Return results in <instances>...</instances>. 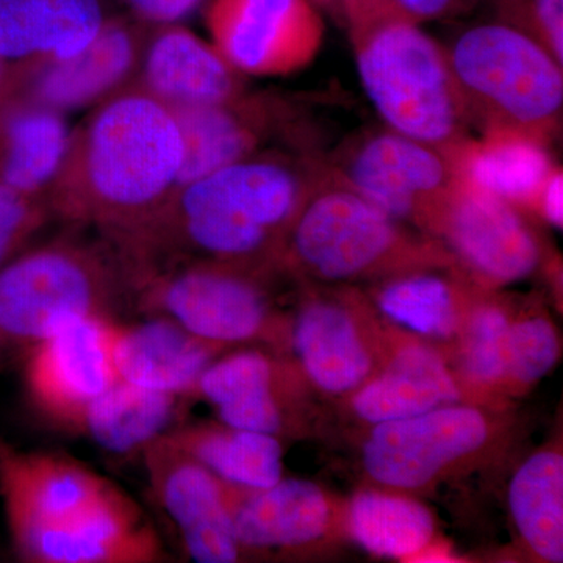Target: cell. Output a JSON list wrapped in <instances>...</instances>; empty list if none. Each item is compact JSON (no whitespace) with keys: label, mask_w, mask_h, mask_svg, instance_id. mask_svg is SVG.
I'll return each mask as SVG.
<instances>
[{"label":"cell","mask_w":563,"mask_h":563,"mask_svg":"<svg viewBox=\"0 0 563 563\" xmlns=\"http://www.w3.org/2000/svg\"><path fill=\"white\" fill-rule=\"evenodd\" d=\"M214 49L235 70L285 76L320 54L324 22L312 0H213Z\"/></svg>","instance_id":"obj_9"},{"label":"cell","mask_w":563,"mask_h":563,"mask_svg":"<svg viewBox=\"0 0 563 563\" xmlns=\"http://www.w3.org/2000/svg\"><path fill=\"white\" fill-rule=\"evenodd\" d=\"M446 154L465 184L512 206H533L555 168L543 140L510 129H490L479 141H462Z\"/></svg>","instance_id":"obj_22"},{"label":"cell","mask_w":563,"mask_h":563,"mask_svg":"<svg viewBox=\"0 0 563 563\" xmlns=\"http://www.w3.org/2000/svg\"><path fill=\"white\" fill-rule=\"evenodd\" d=\"M233 529L243 551L296 550L317 543L332 523V506L317 484L282 479L262 490L231 485Z\"/></svg>","instance_id":"obj_17"},{"label":"cell","mask_w":563,"mask_h":563,"mask_svg":"<svg viewBox=\"0 0 563 563\" xmlns=\"http://www.w3.org/2000/svg\"><path fill=\"white\" fill-rule=\"evenodd\" d=\"M224 347L162 317L118 324L113 358L124 383L190 398L199 377Z\"/></svg>","instance_id":"obj_16"},{"label":"cell","mask_w":563,"mask_h":563,"mask_svg":"<svg viewBox=\"0 0 563 563\" xmlns=\"http://www.w3.org/2000/svg\"><path fill=\"white\" fill-rule=\"evenodd\" d=\"M314 2H318V3H331V2H335V0H314Z\"/></svg>","instance_id":"obj_42"},{"label":"cell","mask_w":563,"mask_h":563,"mask_svg":"<svg viewBox=\"0 0 563 563\" xmlns=\"http://www.w3.org/2000/svg\"><path fill=\"white\" fill-rule=\"evenodd\" d=\"M144 81L146 92L173 110L229 103L239 90L235 69L220 52L180 27L166 29L152 41Z\"/></svg>","instance_id":"obj_19"},{"label":"cell","mask_w":563,"mask_h":563,"mask_svg":"<svg viewBox=\"0 0 563 563\" xmlns=\"http://www.w3.org/2000/svg\"><path fill=\"white\" fill-rule=\"evenodd\" d=\"M7 344L0 339V368H2L3 351H5Z\"/></svg>","instance_id":"obj_40"},{"label":"cell","mask_w":563,"mask_h":563,"mask_svg":"<svg viewBox=\"0 0 563 563\" xmlns=\"http://www.w3.org/2000/svg\"><path fill=\"white\" fill-rule=\"evenodd\" d=\"M435 225L457 257L485 282L512 284L539 266V243L515 206L476 190L461 177Z\"/></svg>","instance_id":"obj_14"},{"label":"cell","mask_w":563,"mask_h":563,"mask_svg":"<svg viewBox=\"0 0 563 563\" xmlns=\"http://www.w3.org/2000/svg\"><path fill=\"white\" fill-rule=\"evenodd\" d=\"M490 433L483 410L459 402L437 407L374 424L363 444V466L383 487L420 490L483 451Z\"/></svg>","instance_id":"obj_8"},{"label":"cell","mask_w":563,"mask_h":563,"mask_svg":"<svg viewBox=\"0 0 563 563\" xmlns=\"http://www.w3.org/2000/svg\"><path fill=\"white\" fill-rule=\"evenodd\" d=\"M563 176L562 169L554 168L544 180L533 206L539 207L544 220L554 228L562 229L563 224Z\"/></svg>","instance_id":"obj_38"},{"label":"cell","mask_w":563,"mask_h":563,"mask_svg":"<svg viewBox=\"0 0 563 563\" xmlns=\"http://www.w3.org/2000/svg\"><path fill=\"white\" fill-rule=\"evenodd\" d=\"M404 246L396 221L347 185L318 192L292 221V257L324 280L368 276L395 261Z\"/></svg>","instance_id":"obj_7"},{"label":"cell","mask_w":563,"mask_h":563,"mask_svg":"<svg viewBox=\"0 0 563 563\" xmlns=\"http://www.w3.org/2000/svg\"><path fill=\"white\" fill-rule=\"evenodd\" d=\"M117 246V244H114ZM133 309L131 272L121 251L57 240L0 269V339L29 347L85 318Z\"/></svg>","instance_id":"obj_3"},{"label":"cell","mask_w":563,"mask_h":563,"mask_svg":"<svg viewBox=\"0 0 563 563\" xmlns=\"http://www.w3.org/2000/svg\"><path fill=\"white\" fill-rule=\"evenodd\" d=\"M135 54L131 29L120 22H106L80 54L43 62V68L33 77L31 101L62 113L98 101L128 76Z\"/></svg>","instance_id":"obj_23"},{"label":"cell","mask_w":563,"mask_h":563,"mask_svg":"<svg viewBox=\"0 0 563 563\" xmlns=\"http://www.w3.org/2000/svg\"><path fill=\"white\" fill-rule=\"evenodd\" d=\"M479 0H388L384 18L417 22L444 20L472 9Z\"/></svg>","instance_id":"obj_36"},{"label":"cell","mask_w":563,"mask_h":563,"mask_svg":"<svg viewBox=\"0 0 563 563\" xmlns=\"http://www.w3.org/2000/svg\"><path fill=\"white\" fill-rule=\"evenodd\" d=\"M279 363L261 351H239L217 357L199 377L190 398H201L214 409L228 404L284 391Z\"/></svg>","instance_id":"obj_31"},{"label":"cell","mask_w":563,"mask_h":563,"mask_svg":"<svg viewBox=\"0 0 563 563\" xmlns=\"http://www.w3.org/2000/svg\"><path fill=\"white\" fill-rule=\"evenodd\" d=\"M355 542L368 553L407 559L431 547L435 521L428 507L412 498L383 492H361L347 509Z\"/></svg>","instance_id":"obj_28"},{"label":"cell","mask_w":563,"mask_h":563,"mask_svg":"<svg viewBox=\"0 0 563 563\" xmlns=\"http://www.w3.org/2000/svg\"><path fill=\"white\" fill-rule=\"evenodd\" d=\"M184 141L179 188L243 161L257 144V129L232 103L174 110Z\"/></svg>","instance_id":"obj_29"},{"label":"cell","mask_w":563,"mask_h":563,"mask_svg":"<svg viewBox=\"0 0 563 563\" xmlns=\"http://www.w3.org/2000/svg\"><path fill=\"white\" fill-rule=\"evenodd\" d=\"M166 437L232 487L262 490L282 479L284 450L280 440L268 433L243 431L224 422H180Z\"/></svg>","instance_id":"obj_26"},{"label":"cell","mask_w":563,"mask_h":563,"mask_svg":"<svg viewBox=\"0 0 563 563\" xmlns=\"http://www.w3.org/2000/svg\"><path fill=\"white\" fill-rule=\"evenodd\" d=\"M509 314L496 303L476 307L466 320L462 340L463 372L473 384L495 388L506 384Z\"/></svg>","instance_id":"obj_32"},{"label":"cell","mask_w":563,"mask_h":563,"mask_svg":"<svg viewBox=\"0 0 563 563\" xmlns=\"http://www.w3.org/2000/svg\"><path fill=\"white\" fill-rule=\"evenodd\" d=\"M509 507L521 539L544 562L563 561V457L532 454L514 474Z\"/></svg>","instance_id":"obj_27"},{"label":"cell","mask_w":563,"mask_h":563,"mask_svg":"<svg viewBox=\"0 0 563 563\" xmlns=\"http://www.w3.org/2000/svg\"><path fill=\"white\" fill-rule=\"evenodd\" d=\"M31 563H154L165 558L154 526L139 504L120 492L90 514L11 540Z\"/></svg>","instance_id":"obj_15"},{"label":"cell","mask_w":563,"mask_h":563,"mask_svg":"<svg viewBox=\"0 0 563 563\" xmlns=\"http://www.w3.org/2000/svg\"><path fill=\"white\" fill-rule=\"evenodd\" d=\"M47 217L46 203L41 198L0 181V269L21 254Z\"/></svg>","instance_id":"obj_34"},{"label":"cell","mask_w":563,"mask_h":563,"mask_svg":"<svg viewBox=\"0 0 563 563\" xmlns=\"http://www.w3.org/2000/svg\"><path fill=\"white\" fill-rule=\"evenodd\" d=\"M184 141L176 113L150 92L118 96L95 114L68 161L55 206L95 222L114 243L161 213L179 190Z\"/></svg>","instance_id":"obj_1"},{"label":"cell","mask_w":563,"mask_h":563,"mask_svg":"<svg viewBox=\"0 0 563 563\" xmlns=\"http://www.w3.org/2000/svg\"><path fill=\"white\" fill-rule=\"evenodd\" d=\"M468 117L490 129L543 140L563 107L562 65L528 33L507 24L470 29L448 55Z\"/></svg>","instance_id":"obj_5"},{"label":"cell","mask_w":563,"mask_h":563,"mask_svg":"<svg viewBox=\"0 0 563 563\" xmlns=\"http://www.w3.org/2000/svg\"><path fill=\"white\" fill-rule=\"evenodd\" d=\"M292 346L310 383L324 393L346 395L372 376L373 352L342 303H307L295 321Z\"/></svg>","instance_id":"obj_20"},{"label":"cell","mask_w":563,"mask_h":563,"mask_svg":"<svg viewBox=\"0 0 563 563\" xmlns=\"http://www.w3.org/2000/svg\"><path fill=\"white\" fill-rule=\"evenodd\" d=\"M133 309L168 318L206 342L229 346L269 336L272 309L235 263L172 261L132 268Z\"/></svg>","instance_id":"obj_6"},{"label":"cell","mask_w":563,"mask_h":563,"mask_svg":"<svg viewBox=\"0 0 563 563\" xmlns=\"http://www.w3.org/2000/svg\"><path fill=\"white\" fill-rule=\"evenodd\" d=\"M385 317L410 331L448 339L457 329V296L450 282L433 274H413L385 285L377 296Z\"/></svg>","instance_id":"obj_30"},{"label":"cell","mask_w":563,"mask_h":563,"mask_svg":"<svg viewBox=\"0 0 563 563\" xmlns=\"http://www.w3.org/2000/svg\"><path fill=\"white\" fill-rule=\"evenodd\" d=\"M70 147L62 111L33 101L14 107L0 125V181L41 198L65 168Z\"/></svg>","instance_id":"obj_24"},{"label":"cell","mask_w":563,"mask_h":563,"mask_svg":"<svg viewBox=\"0 0 563 563\" xmlns=\"http://www.w3.org/2000/svg\"><path fill=\"white\" fill-rule=\"evenodd\" d=\"M352 32L380 20L387 14L388 0H340Z\"/></svg>","instance_id":"obj_39"},{"label":"cell","mask_w":563,"mask_h":563,"mask_svg":"<svg viewBox=\"0 0 563 563\" xmlns=\"http://www.w3.org/2000/svg\"><path fill=\"white\" fill-rule=\"evenodd\" d=\"M461 398L442 355L413 343L399 347L383 373L357 388L352 409L361 420L379 424L457 404Z\"/></svg>","instance_id":"obj_21"},{"label":"cell","mask_w":563,"mask_h":563,"mask_svg":"<svg viewBox=\"0 0 563 563\" xmlns=\"http://www.w3.org/2000/svg\"><path fill=\"white\" fill-rule=\"evenodd\" d=\"M344 179L395 221L435 224L459 176L446 152L393 131L363 141Z\"/></svg>","instance_id":"obj_12"},{"label":"cell","mask_w":563,"mask_h":563,"mask_svg":"<svg viewBox=\"0 0 563 563\" xmlns=\"http://www.w3.org/2000/svg\"><path fill=\"white\" fill-rule=\"evenodd\" d=\"M306 177L279 161L243 158L179 188L143 229L128 240L144 263H244L273 250L280 232L307 202Z\"/></svg>","instance_id":"obj_2"},{"label":"cell","mask_w":563,"mask_h":563,"mask_svg":"<svg viewBox=\"0 0 563 563\" xmlns=\"http://www.w3.org/2000/svg\"><path fill=\"white\" fill-rule=\"evenodd\" d=\"M201 2L202 0H129L141 18L161 24L181 20Z\"/></svg>","instance_id":"obj_37"},{"label":"cell","mask_w":563,"mask_h":563,"mask_svg":"<svg viewBox=\"0 0 563 563\" xmlns=\"http://www.w3.org/2000/svg\"><path fill=\"white\" fill-rule=\"evenodd\" d=\"M354 36L363 88L393 131L443 152L465 141L468 110L450 58L420 24L380 18Z\"/></svg>","instance_id":"obj_4"},{"label":"cell","mask_w":563,"mask_h":563,"mask_svg":"<svg viewBox=\"0 0 563 563\" xmlns=\"http://www.w3.org/2000/svg\"><path fill=\"white\" fill-rule=\"evenodd\" d=\"M3 79V62L0 60V85H2Z\"/></svg>","instance_id":"obj_41"},{"label":"cell","mask_w":563,"mask_h":563,"mask_svg":"<svg viewBox=\"0 0 563 563\" xmlns=\"http://www.w3.org/2000/svg\"><path fill=\"white\" fill-rule=\"evenodd\" d=\"M106 24L99 0H0V60H65Z\"/></svg>","instance_id":"obj_18"},{"label":"cell","mask_w":563,"mask_h":563,"mask_svg":"<svg viewBox=\"0 0 563 563\" xmlns=\"http://www.w3.org/2000/svg\"><path fill=\"white\" fill-rule=\"evenodd\" d=\"M558 332L550 320L528 317L510 322L507 333L506 384L531 387L543 379L559 361Z\"/></svg>","instance_id":"obj_33"},{"label":"cell","mask_w":563,"mask_h":563,"mask_svg":"<svg viewBox=\"0 0 563 563\" xmlns=\"http://www.w3.org/2000/svg\"><path fill=\"white\" fill-rule=\"evenodd\" d=\"M120 320L85 318L29 347V398L52 420L76 428L84 410L120 380L113 347Z\"/></svg>","instance_id":"obj_13"},{"label":"cell","mask_w":563,"mask_h":563,"mask_svg":"<svg viewBox=\"0 0 563 563\" xmlns=\"http://www.w3.org/2000/svg\"><path fill=\"white\" fill-rule=\"evenodd\" d=\"M503 24L528 33L563 60V0H496Z\"/></svg>","instance_id":"obj_35"},{"label":"cell","mask_w":563,"mask_h":563,"mask_svg":"<svg viewBox=\"0 0 563 563\" xmlns=\"http://www.w3.org/2000/svg\"><path fill=\"white\" fill-rule=\"evenodd\" d=\"M144 468L155 501L198 563H233L243 555L233 529L231 485L184 453L165 435L144 448Z\"/></svg>","instance_id":"obj_11"},{"label":"cell","mask_w":563,"mask_h":563,"mask_svg":"<svg viewBox=\"0 0 563 563\" xmlns=\"http://www.w3.org/2000/svg\"><path fill=\"white\" fill-rule=\"evenodd\" d=\"M185 399L120 379L84 410L74 429L111 454H141L180 424Z\"/></svg>","instance_id":"obj_25"},{"label":"cell","mask_w":563,"mask_h":563,"mask_svg":"<svg viewBox=\"0 0 563 563\" xmlns=\"http://www.w3.org/2000/svg\"><path fill=\"white\" fill-rule=\"evenodd\" d=\"M120 492L69 455L24 451L0 437V499L11 540L69 523Z\"/></svg>","instance_id":"obj_10"}]
</instances>
